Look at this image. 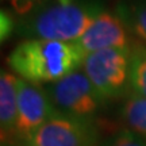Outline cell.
I'll list each match as a JSON object with an SVG mask.
<instances>
[{"label": "cell", "mask_w": 146, "mask_h": 146, "mask_svg": "<svg viewBox=\"0 0 146 146\" xmlns=\"http://www.w3.org/2000/svg\"><path fill=\"white\" fill-rule=\"evenodd\" d=\"M84 57L76 42L25 39L10 53L8 66L19 78L47 85L80 69Z\"/></svg>", "instance_id": "cell-2"}, {"label": "cell", "mask_w": 146, "mask_h": 146, "mask_svg": "<svg viewBox=\"0 0 146 146\" xmlns=\"http://www.w3.org/2000/svg\"><path fill=\"white\" fill-rule=\"evenodd\" d=\"M104 10L102 0H46L16 19L15 33L25 39L76 42Z\"/></svg>", "instance_id": "cell-1"}, {"label": "cell", "mask_w": 146, "mask_h": 146, "mask_svg": "<svg viewBox=\"0 0 146 146\" xmlns=\"http://www.w3.org/2000/svg\"><path fill=\"white\" fill-rule=\"evenodd\" d=\"M119 115L127 129L146 141V98L130 92L120 106Z\"/></svg>", "instance_id": "cell-10"}, {"label": "cell", "mask_w": 146, "mask_h": 146, "mask_svg": "<svg viewBox=\"0 0 146 146\" xmlns=\"http://www.w3.org/2000/svg\"><path fill=\"white\" fill-rule=\"evenodd\" d=\"M115 12L133 38L146 45V0H119L115 5Z\"/></svg>", "instance_id": "cell-9"}, {"label": "cell", "mask_w": 146, "mask_h": 146, "mask_svg": "<svg viewBox=\"0 0 146 146\" xmlns=\"http://www.w3.org/2000/svg\"><path fill=\"white\" fill-rule=\"evenodd\" d=\"M43 87L58 114L69 118L95 122L107 103L81 68Z\"/></svg>", "instance_id": "cell-4"}, {"label": "cell", "mask_w": 146, "mask_h": 146, "mask_svg": "<svg viewBox=\"0 0 146 146\" xmlns=\"http://www.w3.org/2000/svg\"><path fill=\"white\" fill-rule=\"evenodd\" d=\"M0 21H1V26H0V29H1V41H4L5 38L10 36L11 33L15 31L16 19H14L10 15L8 11L1 10V18H0Z\"/></svg>", "instance_id": "cell-14"}, {"label": "cell", "mask_w": 146, "mask_h": 146, "mask_svg": "<svg viewBox=\"0 0 146 146\" xmlns=\"http://www.w3.org/2000/svg\"><path fill=\"white\" fill-rule=\"evenodd\" d=\"M131 92L146 98V45L135 42L131 47Z\"/></svg>", "instance_id": "cell-11"}, {"label": "cell", "mask_w": 146, "mask_h": 146, "mask_svg": "<svg viewBox=\"0 0 146 146\" xmlns=\"http://www.w3.org/2000/svg\"><path fill=\"white\" fill-rule=\"evenodd\" d=\"M46 0H5V3L10 5L14 15L18 18L30 14L33 10H35L38 5H41Z\"/></svg>", "instance_id": "cell-13"}, {"label": "cell", "mask_w": 146, "mask_h": 146, "mask_svg": "<svg viewBox=\"0 0 146 146\" xmlns=\"http://www.w3.org/2000/svg\"><path fill=\"white\" fill-rule=\"evenodd\" d=\"M95 122L57 115L29 137L23 146H99Z\"/></svg>", "instance_id": "cell-5"}, {"label": "cell", "mask_w": 146, "mask_h": 146, "mask_svg": "<svg viewBox=\"0 0 146 146\" xmlns=\"http://www.w3.org/2000/svg\"><path fill=\"white\" fill-rule=\"evenodd\" d=\"M57 115L60 114L54 108L43 85L19 78L15 142L25 143L34 131Z\"/></svg>", "instance_id": "cell-6"}, {"label": "cell", "mask_w": 146, "mask_h": 146, "mask_svg": "<svg viewBox=\"0 0 146 146\" xmlns=\"http://www.w3.org/2000/svg\"><path fill=\"white\" fill-rule=\"evenodd\" d=\"M99 146H146V141L142 139L139 135H137L130 129L123 127L108 137Z\"/></svg>", "instance_id": "cell-12"}, {"label": "cell", "mask_w": 146, "mask_h": 146, "mask_svg": "<svg viewBox=\"0 0 146 146\" xmlns=\"http://www.w3.org/2000/svg\"><path fill=\"white\" fill-rule=\"evenodd\" d=\"M131 47L99 50L84 57L83 72L107 102L123 98L131 92Z\"/></svg>", "instance_id": "cell-3"}, {"label": "cell", "mask_w": 146, "mask_h": 146, "mask_svg": "<svg viewBox=\"0 0 146 146\" xmlns=\"http://www.w3.org/2000/svg\"><path fill=\"white\" fill-rule=\"evenodd\" d=\"M18 88L19 77L15 73L1 70L0 73V130L1 143L15 141V126L18 118Z\"/></svg>", "instance_id": "cell-8"}, {"label": "cell", "mask_w": 146, "mask_h": 146, "mask_svg": "<svg viewBox=\"0 0 146 146\" xmlns=\"http://www.w3.org/2000/svg\"><path fill=\"white\" fill-rule=\"evenodd\" d=\"M133 35L116 12L108 10L102 11L96 16L88 30L76 41V45L84 54L107 49L131 47L135 42Z\"/></svg>", "instance_id": "cell-7"}]
</instances>
